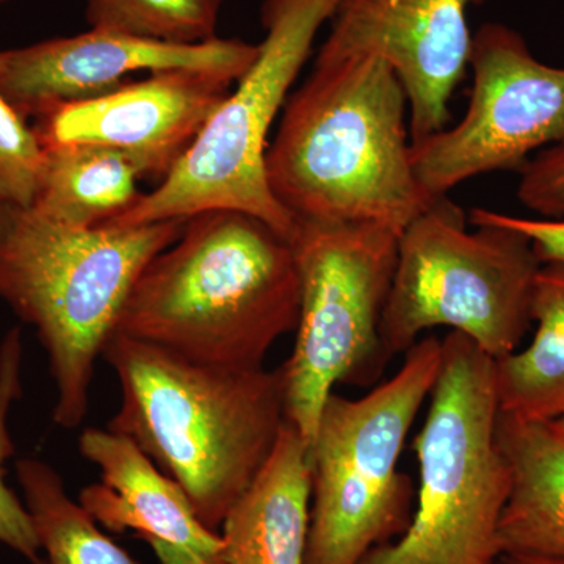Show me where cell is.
<instances>
[{
	"label": "cell",
	"instance_id": "cell-1",
	"mask_svg": "<svg viewBox=\"0 0 564 564\" xmlns=\"http://www.w3.org/2000/svg\"><path fill=\"white\" fill-rule=\"evenodd\" d=\"M408 110L402 82L381 58H315L267 150L276 202L295 221L370 223L402 234L436 199L414 174Z\"/></svg>",
	"mask_w": 564,
	"mask_h": 564
},
{
	"label": "cell",
	"instance_id": "cell-2",
	"mask_svg": "<svg viewBox=\"0 0 564 564\" xmlns=\"http://www.w3.org/2000/svg\"><path fill=\"white\" fill-rule=\"evenodd\" d=\"M300 303L288 237L247 212L204 210L144 267L115 333L193 362L259 369L295 332Z\"/></svg>",
	"mask_w": 564,
	"mask_h": 564
},
{
	"label": "cell",
	"instance_id": "cell-3",
	"mask_svg": "<svg viewBox=\"0 0 564 564\" xmlns=\"http://www.w3.org/2000/svg\"><path fill=\"white\" fill-rule=\"evenodd\" d=\"M102 356L121 388L107 429L131 437L218 533L285 422L281 367L207 366L118 333Z\"/></svg>",
	"mask_w": 564,
	"mask_h": 564
},
{
	"label": "cell",
	"instance_id": "cell-4",
	"mask_svg": "<svg viewBox=\"0 0 564 564\" xmlns=\"http://www.w3.org/2000/svg\"><path fill=\"white\" fill-rule=\"evenodd\" d=\"M185 223L77 228L14 207L0 240V300L39 333L57 388L52 415L62 429L87 417L96 359L144 267L180 239Z\"/></svg>",
	"mask_w": 564,
	"mask_h": 564
},
{
	"label": "cell",
	"instance_id": "cell-5",
	"mask_svg": "<svg viewBox=\"0 0 564 564\" xmlns=\"http://www.w3.org/2000/svg\"><path fill=\"white\" fill-rule=\"evenodd\" d=\"M496 361L462 333L443 340V366L413 444L417 507L393 543L359 564H494L510 496V467L497 443Z\"/></svg>",
	"mask_w": 564,
	"mask_h": 564
},
{
	"label": "cell",
	"instance_id": "cell-6",
	"mask_svg": "<svg viewBox=\"0 0 564 564\" xmlns=\"http://www.w3.org/2000/svg\"><path fill=\"white\" fill-rule=\"evenodd\" d=\"M441 366L443 340L425 337L384 384L361 399L333 392L326 400L310 448L304 564H359L410 524L413 486L397 466Z\"/></svg>",
	"mask_w": 564,
	"mask_h": 564
},
{
	"label": "cell",
	"instance_id": "cell-7",
	"mask_svg": "<svg viewBox=\"0 0 564 564\" xmlns=\"http://www.w3.org/2000/svg\"><path fill=\"white\" fill-rule=\"evenodd\" d=\"M477 228L467 231L464 210L445 195L400 234L380 326L389 359L436 326L469 337L494 361L518 351L533 323L543 262L524 234L500 225Z\"/></svg>",
	"mask_w": 564,
	"mask_h": 564
},
{
	"label": "cell",
	"instance_id": "cell-8",
	"mask_svg": "<svg viewBox=\"0 0 564 564\" xmlns=\"http://www.w3.org/2000/svg\"><path fill=\"white\" fill-rule=\"evenodd\" d=\"M343 0H263L265 39L172 173L106 226L187 220L204 210L232 209L261 218L291 240L296 221L270 191L269 133L288 102L315 36Z\"/></svg>",
	"mask_w": 564,
	"mask_h": 564
},
{
	"label": "cell",
	"instance_id": "cell-9",
	"mask_svg": "<svg viewBox=\"0 0 564 564\" xmlns=\"http://www.w3.org/2000/svg\"><path fill=\"white\" fill-rule=\"evenodd\" d=\"M400 234L370 223L296 221L291 237L302 303L282 364L285 419L313 443L339 383L370 384L386 362L380 326Z\"/></svg>",
	"mask_w": 564,
	"mask_h": 564
},
{
	"label": "cell",
	"instance_id": "cell-10",
	"mask_svg": "<svg viewBox=\"0 0 564 564\" xmlns=\"http://www.w3.org/2000/svg\"><path fill=\"white\" fill-rule=\"evenodd\" d=\"M469 68L463 120L411 143L415 177L433 198L481 174L521 172L533 151L564 144V68L538 61L521 33L486 22Z\"/></svg>",
	"mask_w": 564,
	"mask_h": 564
},
{
	"label": "cell",
	"instance_id": "cell-11",
	"mask_svg": "<svg viewBox=\"0 0 564 564\" xmlns=\"http://www.w3.org/2000/svg\"><path fill=\"white\" fill-rule=\"evenodd\" d=\"M259 44L218 39L174 44L90 29L0 51V93L29 121L65 104L117 90L131 74L192 69L237 82L258 57Z\"/></svg>",
	"mask_w": 564,
	"mask_h": 564
},
{
	"label": "cell",
	"instance_id": "cell-12",
	"mask_svg": "<svg viewBox=\"0 0 564 564\" xmlns=\"http://www.w3.org/2000/svg\"><path fill=\"white\" fill-rule=\"evenodd\" d=\"M485 0H343L321 61L373 55L402 82L411 143L447 128L448 102L469 69L467 11Z\"/></svg>",
	"mask_w": 564,
	"mask_h": 564
},
{
	"label": "cell",
	"instance_id": "cell-13",
	"mask_svg": "<svg viewBox=\"0 0 564 564\" xmlns=\"http://www.w3.org/2000/svg\"><path fill=\"white\" fill-rule=\"evenodd\" d=\"M236 82L192 69L150 73L117 90L36 118L43 147L98 144L128 155L143 177L163 181L202 133Z\"/></svg>",
	"mask_w": 564,
	"mask_h": 564
},
{
	"label": "cell",
	"instance_id": "cell-14",
	"mask_svg": "<svg viewBox=\"0 0 564 564\" xmlns=\"http://www.w3.org/2000/svg\"><path fill=\"white\" fill-rule=\"evenodd\" d=\"M82 456L101 473L99 484L82 489L84 510L113 533L133 530L141 540L177 545L214 564L220 536L199 521L187 494L124 434L87 429Z\"/></svg>",
	"mask_w": 564,
	"mask_h": 564
},
{
	"label": "cell",
	"instance_id": "cell-15",
	"mask_svg": "<svg viewBox=\"0 0 564 564\" xmlns=\"http://www.w3.org/2000/svg\"><path fill=\"white\" fill-rule=\"evenodd\" d=\"M311 445L285 419L272 454L223 519L214 564H304L311 525Z\"/></svg>",
	"mask_w": 564,
	"mask_h": 564
},
{
	"label": "cell",
	"instance_id": "cell-16",
	"mask_svg": "<svg viewBox=\"0 0 564 564\" xmlns=\"http://www.w3.org/2000/svg\"><path fill=\"white\" fill-rule=\"evenodd\" d=\"M497 443L511 475L499 524L500 558L564 560V434L552 422L500 413Z\"/></svg>",
	"mask_w": 564,
	"mask_h": 564
},
{
	"label": "cell",
	"instance_id": "cell-17",
	"mask_svg": "<svg viewBox=\"0 0 564 564\" xmlns=\"http://www.w3.org/2000/svg\"><path fill=\"white\" fill-rule=\"evenodd\" d=\"M139 166L98 144L44 147V169L32 209L77 228H99L131 210L143 193Z\"/></svg>",
	"mask_w": 564,
	"mask_h": 564
},
{
	"label": "cell",
	"instance_id": "cell-18",
	"mask_svg": "<svg viewBox=\"0 0 564 564\" xmlns=\"http://www.w3.org/2000/svg\"><path fill=\"white\" fill-rule=\"evenodd\" d=\"M532 344L496 361L500 413L534 422L564 414V263H543L534 281Z\"/></svg>",
	"mask_w": 564,
	"mask_h": 564
},
{
	"label": "cell",
	"instance_id": "cell-19",
	"mask_svg": "<svg viewBox=\"0 0 564 564\" xmlns=\"http://www.w3.org/2000/svg\"><path fill=\"white\" fill-rule=\"evenodd\" d=\"M24 505L50 564H140L99 529L66 492L61 475L39 459L17 463Z\"/></svg>",
	"mask_w": 564,
	"mask_h": 564
},
{
	"label": "cell",
	"instance_id": "cell-20",
	"mask_svg": "<svg viewBox=\"0 0 564 564\" xmlns=\"http://www.w3.org/2000/svg\"><path fill=\"white\" fill-rule=\"evenodd\" d=\"M90 29L174 44L218 39L225 0H82Z\"/></svg>",
	"mask_w": 564,
	"mask_h": 564
},
{
	"label": "cell",
	"instance_id": "cell-21",
	"mask_svg": "<svg viewBox=\"0 0 564 564\" xmlns=\"http://www.w3.org/2000/svg\"><path fill=\"white\" fill-rule=\"evenodd\" d=\"M21 329L13 328L0 344V543L25 556L33 564H43L41 545L28 508L6 485L3 466L14 455L9 432V413L22 395Z\"/></svg>",
	"mask_w": 564,
	"mask_h": 564
},
{
	"label": "cell",
	"instance_id": "cell-22",
	"mask_svg": "<svg viewBox=\"0 0 564 564\" xmlns=\"http://www.w3.org/2000/svg\"><path fill=\"white\" fill-rule=\"evenodd\" d=\"M44 169L39 133L0 93V193L13 206L35 202Z\"/></svg>",
	"mask_w": 564,
	"mask_h": 564
},
{
	"label": "cell",
	"instance_id": "cell-23",
	"mask_svg": "<svg viewBox=\"0 0 564 564\" xmlns=\"http://www.w3.org/2000/svg\"><path fill=\"white\" fill-rule=\"evenodd\" d=\"M519 173V202L547 220H564V144L541 150Z\"/></svg>",
	"mask_w": 564,
	"mask_h": 564
},
{
	"label": "cell",
	"instance_id": "cell-24",
	"mask_svg": "<svg viewBox=\"0 0 564 564\" xmlns=\"http://www.w3.org/2000/svg\"><path fill=\"white\" fill-rule=\"evenodd\" d=\"M470 221L475 226L500 225L522 232L529 237L541 262L564 263V220L514 217L478 207L470 214Z\"/></svg>",
	"mask_w": 564,
	"mask_h": 564
},
{
	"label": "cell",
	"instance_id": "cell-25",
	"mask_svg": "<svg viewBox=\"0 0 564 564\" xmlns=\"http://www.w3.org/2000/svg\"><path fill=\"white\" fill-rule=\"evenodd\" d=\"M161 564H212L198 555L161 540H144Z\"/></svg>",
	"mask_w": 564,
	"mask_h": 564
},
{
	"label": "cell",
	"instance_id": "cell-26",
	"mask_svg": "<svg viewBox=\"0 0 564 564\" xmlns=\"http://www.w3.org/2000/svg\"><path fill=\"white\" fill-rule=\"evenodd\" d=\"M13 204L7 202L0 193V240H2L3 234L9 229L11 217H13L14 210Z\"/></svg>",
	"mask_w": 564,
	"mask_h": 564
},
{
	"label": "cell",
	"instance_id": "cell-27",
	"mask_svg": "<svg viewBox=\"0 0 564 564\" xmlns=\"http://www.w3.org/2000/svg\"><path fill=\"white\" fill-rule=\"evenodd\" d=\"M510 564H564V560L543 558V556H502Z\"/></svg>",
	"mask_w": 564,
	"mask_h": 564
},
{
	"label": "cell",
	"instance_id": "cell-28",
	"mask_svg": "<svg viewBox=\"0 0 564 564\" xmlns=\"http://www.w3.org/2000/svg\"><path fill=\"white\" fill-rule=\"evenodd\" d=\"M552 425H554L560 433L564 434V414L560 415V417L556 419V421L552 422Z\"/></svg>",
	"mask_w": 564,
	"mask_h": 564
},
{
	"label": "cell",
	"instance_id": "cell-29",
	"mask_svg": "<svg viewBox=\"0 0 564 564\" xmlns=\"http://www.w3.org/2000/svg\"><path fill=\"white\" fill-rule=\"evenodd\" d=\"M494 564H510V563L505 562V560H503V558H499V560H497V562H496V563H494Z\"/></svg>",
	"mask_w": 564,
	"mask_h": 564
}]
</instances>
